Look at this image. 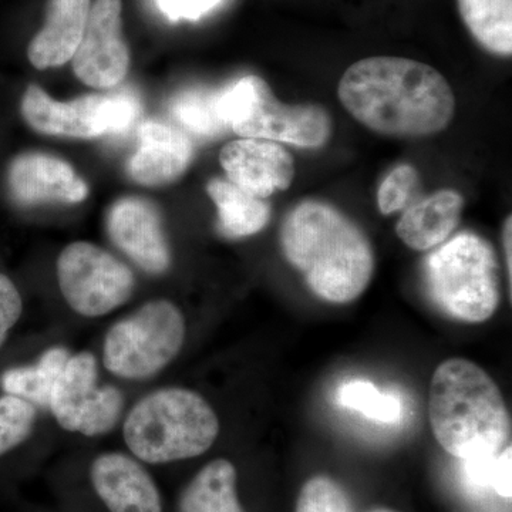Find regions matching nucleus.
<instances>
[{
	"label": "nucleus",
	"mask_w": 512,
	"mask_h": 512,
	"mask_svg": "<svg viewBox=\"0 0 512 512\" xmlns=\"http://www.w3.org/2000/svg\"><path fill=\"white\" fill-rule=\"evenodd\" d=\"M338 96L360 124L393 138L441 133L456 110L443 74L404 57H367L352 64L340 79Z\"/></svg>",
	"instance_id": "nucleus-1"
},
{
	"label": "nucleus",
	"mask_w": 512,
	"mask_h": 512,
	"mask_svg": "<svg viewBox=\"0 0 512 512\" xmlns=\"http://www.w3.org/2000/svg\"><path fill=\"white\" fill-rule=\"evenodd\" d=\"M282 251L311 291L330 303L359 298L372 281L375 254L363 229L326 202L303 201L286 215Z\"/></svg>",
	"instance_id": "nucleus-2"
},
{
	"label": "nucleus",
	"mask_w": 512,
	"mask_h": 512,
	"mask_svg": "<svg viewBox=\"0 0 512 512\" xmlns=\"http://www.w3.org/2000/svg\"><path fill=\"white\" fill-rule=\"evenodd\" d=\"M429 419L444 451L464 461L497 457L510 437V414L500 387L477 363L461 357L437 366Z\"/></svg>",
	"instance_id": "nucleus-3"
},
{
	"label": "nucleus",
	"mask_w": 512,
	"mask_h": 512,
	"mask_svg": "<svg viewBox=\"0 0 512 512\" xmlns=\"http://www.w3.org/2000/svg\"><path fill=\"white\" fill-rule=\"evenodd\" d=\"M220 419L194 390L165 387L138 400L123 424L131 456L164 467L207 453L220 434Z\"/></svg>",
	"instance_id": "nucleus-4"
},
{
	"label": "nucleus",
	"mask_w": 512,
	"mask_h": 512,
	"mask_svg": "<svg viewBox=\"0 0 512 512\" xmlns=\"http://www.w3.org/2000/svg\"><path fill=\"white\" fill-rule=\"evenodd\" d=\"M427 291L441 312L466 323H483L497 311L500 279L490 242L463 232L426 259Z\"/></svg>",
	"instance_id": "nucleus-5"
},
{
	"label": "nucleus",
	"mask_w": 512,
	"mask_h": 512,
	"mask_svg": "<svg viewBox=\"0 0 512 512\" xmlns=\"http://www.w3.org/2000/svg\"><path fill=\"white\" fill-rule=\"evenodd\" d=\"M220 107L229 130L242 138L320 148L332 136L328 111L316 104L286 106L258 76L242 77L221 90Z\"/></svg>",
	"instance_id": "nucleus-6"
},
{
	"label": "nucleus",
	"mask_w": 512,
	"mask_h": 512,
	"mask_svg": "<svg viewBox=\"0 0 512 512\" xmlns=\"http://www.w3.org/2000/svg\"><path fill=\"white\" fill-rule=\"evenodd\" d=\"M185 333L183 312L173 302L156 299L144 303L107 332L104 366L121 379H150L178 356Z\"/></svg>",
	"instance_id": "nucleus-7"
},
{
	"label": "nucleus",
	"mask_w": 512,
	"mask_h": 512,
	"mask_svg": "<svg viewBox=\"0 0 512 512\" xmlns=\"http://www.w3.org/2000/svg\"><path fill=\"white\" fill-rule=\"evenodd\" d=\"M56 271L64 301L84 318L116 311L136 288L131 269L92 242L67 245L57 258Z\"/></svg>",
	"instance_id": "nucleus-8"
},
{
	"label": "nucleus",
	"mask_w": 512,
	"mask_h": 512,
	"mask_svg": "<svg viewBox=\"0 0 512 512\" xmlns=\"http://www.w3.org/2000/svg\"><path fill=\"white\" fill-rule=\"evenodd\" d=\"M49 409L63 430L94 439L117 426L124 396L117 387L100 386L96 357L82 352L67 360L50 394Z\"/></svg>",
	"instance_id": "nucleus-9"
},
{
	"label": "nucleus",
	"mask_w": 512,
	"mask_h": 512,
	"mask_svg": "<svg viewBox=\"0 0 512 512\" xmlns=\"http://www.w3.org/2000/svg\"><path fill=\"white\" fill-rule=\"evenodd\" d=\"M84 480L90 503L99 512H165L163 493L150 467L131 454H97Z\"/></svg>",
	"instance_id": "nucleus-10"
},
{
	"label": "nucleus",
	"mask_w": 512,
	"mask_h": 512,
	"mask_svg": "<svg viewBox=\"0 0 512 512\" xmlns=\"http://www.w3.org/2000/svg\"><path fill=\"white\" fill-rule=\"evenodd\" d=\"M121 10V0H96L74 53V74L93 89L119 86L130 69V50L123 37Z\"/></svg>",
	"instance_id": "nucleus-11"
},
{
	"label": "nucleus",
	"mask_w": 512,
	"mask_h": 512,
	"mask_svg": "<svg viewBox=\"0 0 512 512\" xmlns=\"http://www.w3.org/2000/svg\"><path fill=\"white\" fill-rule=\"evenodd\" d=\"M23 120L36 133L70 138L111 136L113 93L86 94L57 101L37 84H29L20 101Z\"/></svg>",
	"instance_id": "nucleus-12"
},
{
	"label": "nucleus",
	"mask_w": 512,
	"mask_h": 512,
	"mask_svg": "<svg viewBox=\"0 0 512 512\" xmlns=\"http://www.w3.org/2000/svg\"><path fill=\"white\" fill-rule=\"evenodd\" d=\"M6 188L13 204L22 208L77 204L89 195V185L72 165L40 151H26L10 161Z\"/></svg>",
	"instance_id": "nucleus-13"
},
{
	"label": "nucleus",
	"mask_w": 512,
	"mask_h": 512,
	"mask_svg": "<svg viewBox=\"0 0 512 512\" xmlns=\"http://www.w3.org/2000/svg\"><path fill=\"white\" fill-rule=\"evenodd\" d=\"M107 232L113 244L148 274H164L171 264L163 218L147 198L123 197L107 212Z\"/></svg>",
	"instance_id": "nucleus-14"
},
{
	"label": "nucleus",
	"mask_w": 512,
	"mask_h": 512,
	"mask_svg": "<svg viewBox=\"0 0 512 512\" xmlns=\"http://www.w3.org/2000/svg\"><path fill=\"white\" fill-rule=\"evenodd\" d=\"M220 163L229 183L261 200L288 190L295 177L291 154L276 141L262 138L231 141L222 148Z\"/></svg>",
	"instance_id": "nucleus-15"
},
{
	"label": "nucleus",
	"mask_w": 512,
	"mask_h": 512,
	"mask_svg": "<svg viewBox=\"0 0 512 512\" xmlns=\"http://www.w3.org/2000/svg\"><path fill=\"white\" fill-rule=\"evenodd\" d=\"M194 158V144L181 128L150 120L138 127L136 153L127 174L143 187H163L183 177Z\"/></svg>",
	"instance_id": "nucleus-16"
},
{
	"label": "nucleus",
	"mask_w": 512,
	"mask_h": 512,
	"mask_svg": "<svg viewBox=\"0 0 512 512\" xmlns=\"http://www.w3.org/2000/svg\"><path fill=\"white\" fill-rule=\"evenodd\" d=\"M92 0H49L43 28L28 47V59L37 70L63 66L73 59L82 40Z\"/></svg>",
	"instance_id": "nucleus-17"
},
{
	"label": "nucleus",
	"mask_w": 512,
	"mask_h": 512,
	"mask_svg": "<svg viewBox=\"0 0 512 512\" xmlns=\"http://www.w3.org/2000/svg\"><path fill=\"white\" fill-rule=\"evenodd\" d=\"M464 198L454 190H441L403 212L396 225L397 237L414 251L439 247L460 224Z\"/></svg>",
	"instance_id": "nucleus-18"
},
{
	"label": "nucleus",
	"mask_w": 512,
	"mask_h": 512,
	"mask_svg": "<svg viewBox=\"0 0 512 512\" xmlns=\"http://www.w3.org/2000/svg\"><path fill=\"white\" fill-rule=\"evenodd\" d=\"M238 480V468L231 460L215 458L181 488L175 512H247Z\"/></svg>",
	"instance_id": "nucleus-19"
},
{
	"label": "nucleus",
	"mask_w": 512,
	"mask_h": 512,
	"mask_svg": "<svg viewBox=\"0 0 512 512\" xmlns=\"http://www.w3.org/2000/svg\"><path fill=\"white\" fill-rule=\"evenodd\" d=\"M218 210V229L227 238H245L258 234L271 220L268 202L242 191L229 181L215 178L207 185Z\"/></svg>",
	"instance_id": "nucleus-20"
},
{
	"label": "nucleus",
	"mask_w": 512,
	"mask_h": 512,
	"mask_svg": "<svg viewBox=\"0 0 512 512\" xmlns=\"http://www.w3.org/2000/svg\"><path fill=\"white\" fill-rule=\"evenodd\" d=\"M70 356L66 349L52 348L30 365L2 367L0 393L26 400L37 409H49L50 394Z\"/></svg>",
	"instance_id": "nucleus-21"
},
{
	"label": "nucleus",
	"mask_w": 512,
	"mask_h": 512,
	"mask_svg": "<svg viewBox=\"0 0 512 512\" xmlns=\"http://www.w3.org/2000/svg\"><path fill=\"white\" fill-rule=\"evenodd\" d=\"M37 407L19 397L0 393V497L19 480L15 458L35 433Z\"/></svg>",
	"instance_id": "nucleus-22"
},
{
	"label": "nucleus",
	"mask_w": 512,
	"mask_h": 512,
	"mask_svg": "<svg viewBox=\"0 0 512 512\" xmlns=\"http://www.w3.org/2000/svg\"><path fill=\"white\" fill-rule=\"evenodd\" d=\"M464 25L488 52L512 53V0H457Z\"/></svg>",
	"instance_id": "nucleus-23"
},
{
	"label": "nucleus",
	"mask_w": 512,
	"mask_h": 512,
	"mask_svg": "<svg viewBox=\"0 0 512 512\" xmlns=\"http://www.w3.org/2000/svg\"><path fill=\"white\" fill-rule=\"evenodd\" d=\"M220 94L207 89H192L177 94L170 104L171 116L188 133L201 138H218L229 130L222 119Z\"/></svg>",
	"instance_id": "nucleus-24"
},
{
	"label": "nucleus",
	"mask_w": 512,
	"mask_h": 512,
	"mask_svg": "<svg viewBox=\"0 0 512 512\" xmlns=\"http://www.w3.org/2000/svg\"><path fill=\"white\" fill-rule=\"evenodd\" d=\"M336 402L346 409L362 413L380 424H397L403 420V402L393 393L380 392L367 380H350L336 393Z\"/></svg>",
	"instance_id": "nucleus-25"
},
{
	"label": "nucleus",
	"mask_w": 512,
	"mask_h": 512,
	"mask_svg": "<svg viewBox=\"0 0 512 512\" xmlns=\"http://www.w3.org/2000/svg\"><path fill=\"white\" fill-rule=\"evenodd\" d=\"M295 512H355L348 493L338 481L316 476L306 481Z\"/></svg>",
	"instance_id": "nucleus-26"
},
{
	"label": "nucleus",
	"mask_w": 512,
	"mask_h": 512,
	"mask_svg": "<svg viewBox=\"0 0 512 512\" xmlns=\"http://www.w3.org/2000/svg\"><path fill=\"white\" fill-rule=\"evenodd\" d=\"M419 183L416 168L402 164L390 171L377 191V205L383 215L403 210Z\"/></svg>",
	"instance_id": "nucleus-27"
},
{
	"label": "nucleus",
	"mask_w": 512,
	"mask_h": 512,
	"mask_svg": "<svg viewBox=\"0 0 512 512\" xmlns=\"http://www.w3.org/2000/svg\"><path fill=\"white\" fill-rule=\"evenodd\" d=\"M23 315V298L15 281L0 271V352Z\"/></svg>",
	"instance_id": "nucleus-28"
},
{
	"label": "nucleus",
	"mask_w": 512,
	"mask_h": 512,
	"mask_svg": "<svg viewBox=\"0 0 512 512\" xmlns=\"http://www.w3.org/2000/svg\"><path fill=\"white\" fill-rule=\"evenodd\" d=\"M157 9L170 22L190 20L197 22L210 15L212 10L220 8L224 0H154Z\"/></svg>",
	"instance_id": "nucleus-29"
},
{
	"label": "nucleus",
	"mask_w": 512,
	"mask_h": 512,
	"mask_svg": "<svg viewBox=\"0 0 512 512\" xmlns=\"http://www.w3.org/2000/svg\"><path fill=\"white\" fill-rule=\"evenodd\" d=\"M511 446L505 447L493 464V477H491V488L500 497L511 498Z\"/></svg>",
	"instance_id": "nucleus-30"
},
{
	"label": "nucleus",
	"mask_w": 512,
	"mask_h": 512,
	"mask_svg": "<svg viewBox=\"0 0 512 512\" xmlns=\"http://www.w3.org/2000/svg\"><path fill=\"white\" fill-rule=\"evenodd\" d=\"M503 247L505 255V264L508 269V281H510V289L512 288V218L508 217L503 228Z\"/></svg>",
	"instance_id": "nucleus-31"
},
{
	"label": "nucleus",
	"mask_w": 512,
	"mask_h": 512,
	"mask_svg": "<svg viewBox=\"0 0 512 512\" xmlns=\"http://www.w3.org/2000/svg\"><path fill=\"white\" fill-rule=\"evenodd\" d=\"M372 512H397V511L387 510V508H377V510L372 511Z\"/></svg>",
	"instance_id": "nucleus-32"
}]
</instances>
